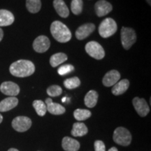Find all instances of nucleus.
<instances>
[{
  "label": "nucleus",
  "instance_id": "f257e3e1",
  "mask_svg": "<svg viewBox=\"0 0 151 151\" xmlns=\"http://www.w3.org/2000/svg\"><path fill=\"white\" fill-rule=\"evenodd\" d=\"M10 73L13 76L24 78L32 75L35 71V66L29 60H20L12 63L9 68Z\"/></svg>",
  "mask_w": 151,
  "mask_h": 151
},
{
  "label": "nucleus",
  "instance_id": "f03ea898",
  "mask_svg": "<svg viewBox=\"0 0 151 151\" xmlns=\"http://www.w3.org/2000/svg\"><path fill=\"white\" fill-rule=\"evenodd\" d=\"M50 32L56 41L60 43H67L71 39V33L63 22L54 21L50 26Z\"/></svg>",
  "mask_w": 151,
  "mask_h": 151
},
{
  "label": "nucleus",
  "instance_id": "7ed1b4c3",
  "mask_svg": "<svg viewBox=\"0 0 151 151\" xmlns=\"http://www.w3.org/2000/svg\"><path fill=\"white\" fill-rule=\"evenodd\" d=\"M118 29L116 21L113 18H107L104 19L99 24V33L103 38H108L114 35Z\"/></svg>",
  "mask_w": 151,
  "mask_h": 151
},
{
  "label": "nucleus",
  "instance_id": "20e7f679",
  "mask_svg": "<svg viewBox=\"0 0 151 151\" xmlns=\"http://www.w3.org/2000/svg\"><path fill=\"white\" fill-rule=\"evenodd\" d=\"M113 141L120 146H127L132 142V134L129 130L122 127L115 129L113 136Z\"/></svg>",
  "mask_w": 151,
  "mask_h": 151
},
{
  "label": "nucleus",
  "instance_id": "39448f33",
  "mask_svg": "<svg viewBox=\"0 0 151 151\" xmlns=\"http://www.w3.org/2000/svg\"><path fill=\"white\" fill-rule=\"evenodd\" d=\"M121 42L125 50H129L137 41V35L132 28L122 27L121 29Z\"/></svg>",
  "mask_w": 151,
  "mask_h": 151
},
{
  "label": "nucleus",
  "instance_id": "423d86ee",
  "mask_svg": "<svg viewBox=\"0 0 151 151\" xmlns=\"http://www.w3.org/2000/svg\"><path fill=\"white\" fill-rule=\"evenodd\" d=\"M86 51L90 57L96 60H101L104 58V48L97 41H90L86 45Z\"/></svg>",
  "mask_w": 151,
  "mask_h": 151
},
{
  "label": "nucleus",
  "instance_id": "0eeeda50",
  "mask_svg": "<svg viewBox=\"0 0 151 151\" xmlns=\"http://www.w3.org/2000/svg\"><path fill=\"white\" fill-rule=\"evenodd\" d=\"M32 126L31 119L26 116H18L12 121V127L17 132L27 131Z\"/></svg>",
  "mask_w": 151,
  "mask_h": 151
},
{
  "label": "nucleus",
  "instance_id": "6e6552de",
  "mask_svg": "<svg viewBox=\"0 0 151 151\" xmlns=\"http://www.w3.org/2000/svg\"><path fill=\"white\" fill-rule=\"evenodd\" d=\"M50 42L49 39L46 36H39L37 37L33 42V48L36 52L42 53L45 52L50 48Z\"/></svg>",
  "mask_w": 151,
  "mask_h": 151
},
{
  "label": "nucleus",
  "instance_id": "1a4fd4ad",
  "mask_svg": "<svg viewBox=\"0 0 151 151\" xmlns=\"http://www.w3.org/2000/svg\"><path fill=\"white\" fill-rule=\"evenodd\" d=\"M133 106L136 111L141 117H145L150 112V108L148 103L144 99L139 97H134L132 101Z\"/></svg>",
  "mask_w": 151,
  "mask_h": 151
},
{
  "label": "nucleus",
  "instance_id": "9d476101",
  "mask_svg": "<svg viewBox=\"0 0 151 151\" xmlns=\"http://www.w3.org/2000/svg\"><path fill=\"white\" fill-rule=\"evenodd\" d=\"M0 91L9 97H15L20 93V88L14 82L6 81L0 86Z\"/></svg>",
  "mask_w": 151,
  "mask_h": 151
},
{
  "label": "nucleus",
  "instance_id": "9b49d317",
  "mask_svg": "<svg viewBox=\"0 0 151 151\" xmlns=\"http://www.w3.org/2000/svg\"><path fill=\"white\" fill-rule=\"evenodd\" d=\"M95 29V25L92 23H86L80 26L76 31V37L78 40H83L89 37Z\"/></svg>",
  "mask_w": 151,
  "mask_h": 151
},
{
  "label": "nucleus",
  "instance_id": "f8f14e48",
  "mask_svg": "<svg viewBox=\"0 0 151 151\" xmlns=\"http://www.w3.org/2000/svg\"><path fill=\"white\" fill-rule=\"evenodd\" d=\"M94 9L98 17H102L109 14L112 11L113 6L106 0H99L94 5Z\"/></svg>",
  "mask_w": 151,
  "mask_h": 151
},
{
  "label": "nucleus",
  "instance_id": "ddd939ff",
  "mask_svg": "<svg viewBox=\"0 0 151 151\" xmlns=\"http://www.w3.org/2000/svg\"><path fill=\"white\" fill-rule=\"evenodd\" d=\"M120 78V73L117 70H111L106 73L104 76L102 83L106 87L114 86Z\"/></svg>",
  "mask_w": 151,
  "mask_h": 151
},
{
  "label": "nucleus",
  "instance_id": "4468645a",
  "mask_svg": "<svg viewBox=\"0 0 151 151\" xmlns=\"http://www.w3.org/2000/svg\"><path fill=\"white\" fill-rule=\"evenodd\" d=\"M47 111L52 115H62L65 113L66 109L62 105L58 103H55L50 98H47L46 102Z\"/></svg>",
  "mask_w": 151,
  "mask_h": 151
},
{
  "label": "nucleus",
  "instance_id": "2eb2a0df",
  "mask_svg": "<svg viewBox=\"0 0 151 151\" xmlns=\"http://www.w3.org/2000/svg\"><path fill=\"white\" fill-rule=\"evenodd\" d=\"M62 146L66 151H78L80 148V143L78 141L68 137L63 138Z\"/></svg>",
  "mask_w": 151,
  "mask_h": 151
},
{
  "label": "nucleus",
  "instance_id": "dca6fc26",
  "mask_svg": "<svg viewBox=\"0 0 151 151\" xmlns=\"http://www.w3.org/2000/svg\"><path fill=\"white\" fill-rule=\"evenodd\" d=\"M14 16L11 11L0 9V27L11 25L14 23Z\"/></svg>",
  "mask_w": 151,
  "mask_h": 151
},
{
  "label": "nucleus",
  "instance_id": "f3484780",
  "mask_svg": "<svg viewBox=\"0 0 151 151\" xmlns=\"http://www.w3.org/2000/svg\"><path fill=\"white\" fill-rule=\"evenodd\" d=\"M18 99L15 97H9L0 102V111L6 112L14 109L18 105Z\"/></svg>",
  "mask_w": 151,
  "mask_h": 151
},
{
  "label": "nucleus",
  "instance_id": "a211bd4d",
  "mask_svg": "<svg viewBox=\"0 0 151 151\" xmlns=\"http://www.w3.org/2000/svg\"><path fill=\"white\" fill-rule=\"evenodd\" d=\"M53 6L56 12L62 18H67L69 15V10L63 0H54Z\"/></svg>",
  "mask_w": 151,
  "mask_h": 151
},
{
  "label": "nucleus",
  "instance_id": "6ab92c4d",
  "mask_svg": "<svg viewBox=\"0 0 151 151\" xmlns=\"http://www.w3.org/2000/svg\"><path fill=\"white\" fill-rule=\"evenodd\" d=\"M129 86V81L127 79H123L119 82H117L114 86H113L111 92L114 95L118 96L124 93L127 91Z\"/></svg>",
  "mask_w": 151,
  "mask_h": 151
},
{
  "label": "nucleus",
  "instance_id": "aec40b11",
  "mask_svg": "<svg viewBox=\"0 0 151 151\" xmlns=\"http://www.w3.org/2000/svg\"><path fill=\"white\" fill-rule=\"evenodd\" d=\"M98 97L99 95L95 90H90L85 96V104L88 108H93L97 104Z\"/></svg>",
  "mask_w": 151,
  "mask_h": 151
},
{
  "label": "nucleus",
  "instance_id": "412c9836",
  "mask_svg": "<svg viewBox=\"0 0 151 151\" xmlns=\"http://www.w3.org/2000/svg\"><path fill=\"white\" fill-rule=\"evenodd\" d=\"M88 129L86 125L83 122H75L73 124V128L71 129V135L73 137H83L87 134Z\"/></svg>",
  "mask_w": 151,
  "mask_h": 151
},
{
  "label": "nucleus",
  "instance_id": "4be33fe9",
  "mask_svg": "<svg viewBox=\"0 0 151 151\" xmlns=\"http://www.w3.org/2000/svg\"><path fill=\"white\" fill-rule=\"evenodd\" d=\"M67 55L63 52H58L50 57V64L52 67H56L58 66L67 61Z\"/></svg>",
  "mask_w": 151,
  "mask_h": 151
},
{
  "label": "nucleus",
  "instance_id": "5701e85b",
  "mask_svg": "<svg viewBox=\"0 0 151 151\" xmlns=\"http://www.w3.org/2000/svg\"><path fill=\"white\" fill-rule=\"evenodd\" d=\"M26 7L32 14H37L41 8V0H26Z\"/></svg>",
  "mask_w": 151,
  "mask_h": 151
},
{
  "label": "nucleus",
  "instance_id": "b1692460",
  "mask_svg": "<svg viewBox=\"0 0 151 151\" xmlns=\"http://www.w3.org/2000/svg\"><path fill=\"white\" fill-rule=\"evenodd\" d=\"M91 116V112L89 110H86V109H78L73 112V116H74L76 120H78V121L86 120L89 118Z\"/></svg>",
  "mask_w": 151,
  "mask_h": 151
},
{
  "label": "nucleus",
  "instance_id": "393cba45",
  "mask_svg": "<svg viewBox=\"0 0 151 151\" xmlns=\"http://www.w3.org/2000/svg\"><path fill=\"white\" fill-rule=\"evenodd\" d=\"M33 107L39 116H44L46 113L47 109L46 104L41 100H35L33 101Z\"/></svg>",
  "mask_w": 151,
  "mask_h": 151
},
{
  "label": "nucleus",
  "instance_id": "a878e982",
  "mask_svg": "<svg viewBox=\"0 0 151 151\" xmlns=\"http://www.w3.org/2000/svg\"><path fill=\"white\" fill-rule=\"evenodd\" d=\"M81 85V81L78 77H73V78H67L64 81V86L66 88L69 90L74 89L78 88Z\"/></svg>",
  "mask_w": 151,
  "mask_h": 151
},
{
  "label": "nucleus",
  "instance_id": "bb28decb",
  "mask_svg": "<svg viewBox=\"0 0 151 151\" xmlns=\"http://www.w3.org/2000/svg\"><path fill=\"white\" fill-rule=\"evenodd\" d=\"M83 0H72L71 3V9L74 15H79L83 11Z\"/></svg>",
  "mask_w": 151,
  "mask_h": 151
},
{
  "label": "nucleus",
  "instance_id": "cd10ccee",
  "mask_svg": "<svg viewBox=\"0 0 151 151\" xmlns=\"http://www.w3.org/2000/svg\"><path fill=\"white\" fill-rule=\"evenodd\" d=\"M46 92L50 97H58L62 93V89L59 86L53 85V86L48 87Z\"/></svg>",
  "mask_w": 151,
  "mask_h": 151
},
{
  "label": "nucleus",
  "instance_id": "c85d7f7f",
  "mask_svg": "<svg viewBox=\"0 0 151 151\" xmlns=\"http://www.w3.org/2000/svg\"><path fill=\"white\" fill-rule=\"evenodd\" d=\"M73 71H74V67H73V65H65L59 67V69H58V73H59L60 76H64L72 72Z\"/></svg>",
  "mask_w": 151,
  "mask_h": 151
},
{
  "label": "nucleus",
  "instance_id": "c756f323",
  "mask_svg": "<svg viewBox=\"0 0 151 151\" xmlns=\"http://www.w3.org/2000/svg\"><path fill=\"white\" fill-rule=\"evenodd\" d=\"M95 151H106V147L103 141L97 140L94 142V144Z\"/></svg>",
  "mask_w": 151,
  "mask_h": 151
},
{
  "label": "nucleus",
  "instance_id": "7c9ffc66",
  "mask_svg": "<svg viewBox=\"0 0 151 151\" xmlns=\"http://www.w3.org/2000/svg\"><path fill=\"white\" fill-rule=\"evenodd\" d=\"M3 37H4V32L3 30L0 28V41L2 40Z\"/></svg>",
  "mask_w": 151,
  "mask_h": 151
},
{
  "label": "nucleus",
  "instance_id": "2f4dec72",
  "mask_svg": "<svg viewBox=\"0 0 151 151\" xmlns=\"http://www.w3.org/2000/svg\"><path fill=\"white\" fill-rule=\"evenodd\" d=\"M109 151H118V149H117L116 147H112V148H111L109 149Z\"/></svg>",
  "mask_w": 151,
  "mask_h": 151
},
{
  "label": "nucleus",
  "instance_id": "473e14b6",
  "mask_svg": "<svg viewBox=\"0 0 151 151\" xmlns=\"http://www.w3.org/2000/svg\"><path fill=\"white\" fill-rule=\"evenodd\" d=\"M8 151H19V150H18L16 148H10Z\"/></svg>",
  "mask_w": 151,
  "mask_h": 151
},
{
  "label": "nucleus",
  "instance_id": "72a5a7b5",
  "mask_svg": "<svg viewBox=\"0 0 151 151\" xmlns=\"http://www.w3.org/2000/svg\"><path fill=\"white\" fill-rule=\"evenodd\" d=\"M2 120H3V116H1V114H0V123H1V122H2Z\"/></svg>",
  "mask_w": 151,
  "mask_h": 151
},
{
  "label": "nucleus",
  "instance_id": "f704fd0d",
  "mask_svg": "<svg viewBox=\"0 0 151 151\" xmlns=\"http://www.w3.org/2000/svg\"><path fill=\"white\" fill-rule=\"evenodd\" d=\"M146 1H147V3H148L149 4V6L151 5V1H150V0H146Z\"/></svg>",
  "mask_w": 151,
  "mask_h": 151
}]
</instances>
